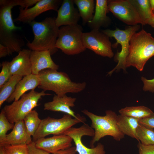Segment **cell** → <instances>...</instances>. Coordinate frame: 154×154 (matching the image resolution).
<instances>
[{
  "mask_svg": "<svg viewBox=\"0 0 154 154\" xmlns=\"http://www.w3.org/2000/svg\"><path fill=\"white\" fill-rule=\"evenodd\" d=\"M64 134L70 137L74 141L77 152L79 154H105L104 146L100 143L93 148H89L82 143V138L83 136L93 137L94 131L91 127L86 123L78 127H72L66 130Z\"/></svg>",
  "mask_w": 154,
  "mask_h": 154,
  "instance_id": "cell-12",
  "label": "cell"
},
{
  "mask_svg": "<svg viewBox=\"0 0 154 154\" xmlns=\"http://www.w3.org/2000/svg\"><path fill=\"white\" fill-rule=\"evenodd\" d=\"M61 0H39L30 8L19 7V13L15 21L29 23L41 13L48 11H57L62 2Z\"/></svg>",
  "mask_w": 154,
  "mask_h": 154,
  "instance_id": "cell-13",
  "label": "cell"
},
{
  "mask_svg": "<svg viewBox=\"0 0 154 154\" xmlns=\"http://www.w3.org/2000/svg\"><path fill=\"white\" fill-rule=\"evenodd\" d=\"M153 14H154V10L153 11Z\"/></svg>",
  "mask_w": 154,
  "mask_h": 154,
  "instance_id": "cell-42",
  "label": "cell"
},
{
  "mask_svg": "<svg viewBox=\"0 0 154 154\" xmlns=\"http://www.w3.org/2000/svg\"><path fill=\"white\" fill-rule=\"evenodd\" d=\"M149 3L152 10H154V0H149Z\"/></svg>",
  "mask_w": 154,
  "mask_h": 154,
  "instance_id": "cell-40",
  "label": "cell"
},
{
  "mask_svg": "<svg viewBox=\"0 0 154 154\" xmlns=\"http://www.w3.org/2000/svg\"><path fill=\"white\" fill-rule=\"evenodd\" d=\"M82 112L91 120V127L94 131V135L90 141L91 148L94 147V144L102 138L106 136L112 137L115 140L119 141L125 135L119 130L117 125L118 115L111 110L106 111V115H96L86 110Z\"/></svg>",
  "mask_w": 154,
  "mask_h": 154,
  "instance_id": "cell-5",
  "label": "cell"
},
{
  "mask_svg": "<svg viewBox=\"0 0 154 154\" xmlns=\"http://www.w3.org/2000/svg\"><path fill=\"white\" fill-rule=\"evenodd\" d=\"M7 55H9L7 48L3 45L0 44V58L6 57Z\"/></svg>",
  "mask_w": 154,
  "mask_h": 154,
  "instance_id": "cell-38",
  "label": "cell"
},
{
  "mask_svg": "<svg viewBox=\"0 0 154 154\" xmlns=\"http://www.w3.org/2000/svg\"><path fill=\"white\" fill-rule=\"evenodd\" d=\"M86 120V118L83 116L75 118L67 114L64 115L59 119L48 117L42 120L38 128L33 136V141L35 142L50 134L57 135L64 134L66 130L73 125L81 122L84 123Z\"/></svg>",
  "mask_w": 154,
  "mask_h": 154,
  "instance_id": "cell-9",
  "label": "cell"
},
{
  "mask_svg": "<svg viewBox=\"0 0 154 154\" xmlns=\"http://www.w3.org/2000/svg\"><path fill=\"white\" fill-rule=\"evenodd\" d=\"M83 33L82 27L78 24L61 27L56 47L68 55L78 54L84 52L86 48L83 42Z\"/></svg>",
  "mask_w": 154,
  "mask_h": 154,
  "instance_id": "cell-7",
  "label": "cell"
},
{
  "mask_svg": "<svg viewBox=\"0 0 154 154\" xmlns=\"http://www.w3.org/2000/svg\"><path fill=\"white\" fill-rule=\"evenodd\" d=\"M23 120L15 122L11 132L0 139V145H28L32 141Z\"/></svg>",
  "mask_w": 154,
  "mask_h": 154,
  "instance_id": "cell-16",
  "label": "cell"
},
{
  "mask_svg": "<svg viewBox=\"0 0 154 154\" xmlns=\"http://www.w3.org/2000/svg\"><path fill=\"white\" fill-rule=\"evenodd\" d=\"M82 40L86 48L92 50L95 54L110 58L114 56L110 38L101 31L92 30L83 33Z\"/></svg>",
  "mask_w": 154,
  "mask_h": 154,
  "instance_id": "cell-10",
  "label": "cell"
},
{
  "mask_svg": "<svg viewBox=\"0 0 154 154\" xmlns=\"http://www.w3.org/2000/svg\"><path fill=\"white\" fill-rule=\"evenodd\" d=\"M28 154H51L37 147L35 142L32 141L27 145Z\"/></svg>",
  "mask_w": 154,
  "mask_h": 154,
  "instance_id": "cell-34",
  "label": "cell"
},
{
  "mask_svg": "<svg viewBox=\"0 0 154 154\" xmlns=\"http://www.w3.org/2000/svg\"><path fill=\"white\" fill-rule=\"evenodd\" d=\"M38 75L40 82L38 88L44 91H53L58 96L66 95L68 93L80 92L86 86L85 82H73L66 73L58 72L56 70H44L41 71Z\"/></svg>",
  "mask_w": 154,
  "mask_h": 154,
  "instance_id": "cell-4",
  "label": "cell"
},
{
  "mask_svg": "<svg viewBox=\"0 0 154 154\" xmlns=\"http://www.w3.org/2000/svg\"><path fill=\"white\" fill-rule=\"evenodd\" d=\"M137 147L139 154H154V145H144L139 142Z\"/></svg>",
  "mask_w": 154,
  "mask_h": 154,
  "instance_id": "cell-33",
  "label": "cell"
},
{
  "mask_svg": "<svg viewBox=\"0 0 154 154\" xmlns=\"http://www.w3.org/2000/svg\"><path fill=\"white\" fill-rule=\"evenodd\" d=\"M137 140L146 145H154V130L139 124L136 132Z\"/></svg>",
  "mask_w": 154,
  "mask_h": 154,
  "instance_id": "cell-28",
  "label": "cell"
},
{
  "mask_svg": "<svg viewBox=\"0 0 154 154\" xmlns=\"http://www.w3.org/2000/svg\"><path fill=\"white\" fill-rule=\"evenodd\" d=\"M39 0H17V6L23 8H27L35 4Z\"/></svg>",
  "mask_w": 154,
  "mask_h": 154,
  "instance_id": "cell-36",
  "label": "cell"
},
{
  "mask_svg": "<svg viewBox=\"0 0 154 154\" xmlns=\"http://www.w3.org/2000/svg\"><path fill=\"white\" fill-rule=\"evenodd\" d=\"M120 114L131 117L138 119L148 117L154 115L149 108L144 106H128L119 110Z\"/></svg>",
  "mask_w": 154,
  "mask_h": 154,
  "instance_id": "cell-24",
  "label": "cell"
},
{
  "mask_svg": "<svg viewBox=\"0 0 154 154\" xmlns=\"http://www.w3.org/2000/svg\"><path fill=\"white\" fill-rule=\"evenodd\" d=\"M77 152L75 147H71L64 149L58 151L52 154H76Z\"/></svg>",
  "mask_w": 154,
  "mask_h": 154,
  "instance_id": "cell-37",
  "label": "cell"
},
{
  "mask_svg": "<svg viewBox=\"0 0 154 154\" xmlns=\"http://www.w3.org/2000/svg\"><path fill=\"white\" fill-rule=\"evenodd\" d=\"M140 28V25L138 24L128 27L124 30L116 28L114 30L106 29L101 31L109 38L114 37L116 39V42L112 45V47L116 48L118 44H120L121 46V51L117 52L114 56V60L117 64L114 68L108 72L107 75L111 76L114 71L121 69L125 70V61L128 54L130 39Z\"/></svg>",
  "mask_w": 154,
  "mask_h": 154,
  "instance_id": "cell-8",
  "label": "cell"
},
{
  "mask_svg": "<svg viewBox=\"0 0 154 154\" xmlns=\"http://www.w3.org/2000/svg\"><path fill=\"white\" fill-rule=\"evenodd\" d=\"M0 154H6L3 145H0Z\"/></svg>",
  "mask_w": 154,
  "mask_h": 154,
  "instance_id": "cell-41",
  "label": "cell"
},
{
  "mask_svg": "<svg viewBox=\"0 0 154 154\" xmlns=\"http://www.w3.org/2000/svg\"><path fill=\"white\" fill-rule=\"evenodd\" d=\"M23 120L29 134L33 136L38 128L42 121L35 110H33L24 117Z\"/></svg>",
  "mask_w": 154,
  "mask_h": 154,
  "instance_id": "cell-27",
  "label": "cell"
},
{
  "mask_svg": "<svg viewBox=\"0 0 154 154\" xmlns=\"http://www.w3.org/2000/svg\"><path fill=\"white\" fill-rule=\"evenodd\" d=\"M139 13L145 25L153 13L149 0H129Z\"/></svg>",
  "mask_w": 154,
  "mask_h": 154,
  "instance_id": "cell-26",
  "label": "cell"
},
{
  "mask_svg": "<svg viewBox=\"0 0 154 154\" xmlns=\"http://www.w3.org/2000/svg\"><path fill=\"white\" fill-rule=\"evenodd\" d=\"M72 141L70 137L63 134L40 138L35 142L37 147L52 154L72 147Z\"/></svg>",
  "mask_w": 154,
  "mask_h": 154,
  "instance_id": "cell-15",
  "label": "cell"
},
{
  "mask_svg": "<svg viewBox=\"0 0 154 154\" xmlns=\"http://www.w3.org/2000/svg\"><path fill=\"white\" fill-rule=\"evenodd\" d=\"M107 1L96 0L94 14L92 20L87 23L91 30H99L101 27H107L111 24V19L107 15L109 11Z\"/></svg>",
  "mask_w": 154,
  "mask_h": 154,
  "instance_id": "cell-20",
  "label": "cell"
},
{
  "mask_svg": "<svg viewBox=\"0 0 154 154\" xmlns=\"http://www.w3.org/2000/svg\"><path fill=\"white\" fill-rule=\"evenodd\" d=\"M3 146L6 154H28L27 145Z\"/></svg>",
  "mask_w": 154,
  "mask_h": 154,
  "instance_id": "cell-30",
  "label": "cell"
},
{
  "mask_svg": "<svg viewBox=\"0 0 154 154\" xmlns=\"http://www.w3.org/2000/svg\"><path fill=\"white\" fill-rule=\"evenodd\" d=\"M49 50H32L30 60L32 66V74L38 75L42 70L46 69L57 70L59 65L52 60Z\"/></svg>",
  "mask_w": 154,
  "mask_h": 154,
  "instance_id": "cell-18",
  "label": "cell"
},
{
  "mask_svg": "<svg viewBox=\"0 0 154 154\" xmlns=\"http://www.w3.org/2000/svg\"><path fill=\"white\" fill-rule=\"evenodd\" d=\"M77 6L83 25H85L92 19L95 3L94 0H74Z\"/></svg>",
  "mask_w": 154,
  "mask_h": 154,
  "instance_id": "cell-23",
  "label": "cell"
},
{
  "mask_svg": "<svg viewBox=\"0 0 154 154\" xmlns=\"http://www.w3.org/2000/svg\"><path fill=\"white\" fill-rule=\"evenodd\" d=\"M14 124L9 121L2 109L0 113V139L4 138L7 132L13 129Z\"/></svg>",
  "mask_w": 154,
  "mask_h": 154,
  "instance_id": "cell-29",
  "label": "cell"
},
{
  "mask_svg": "<svg viewBox=\"0 0 154 154\" xmlns=\"http://www.w3.org/2000/svg\"><path fill=\"white\" fill-rule=\"evenodd\" d=\"M45 92L31 90L24 94L18 100L14 101L10 105H5L2 110L9 121L14 124L23 120L26 115L39 105L38 103L42 97L51 95Z\"/></svg>",
  "mask_w": 154,
  "mask_h": 154,
  "instance_id": "cell-6",
  "label": "cell"
},
{
  "mask_svg": "<svg viewBox=\"0 0 154 154\" xmlns=\"http://www.w3.org/2000/svg\"><path fill=\"white\" fill-rule=\"evenodd\" d=\"M154 56V38L142 29L134 33L130 39L125 67L132 66L141 71L147 61Z\"/></svg>",
  "mask_w": 154,
  "mask_h": 154,
  "instance_id": "cell-2",
  "label": "cell"
},
{
  "mask_svg": "<svg viewBox=\"0 0 154 154\" xmlns=\"http://www.w3.org/2000/svg\"><path fill=\"white\" fill-rule=\"evenodd\" d=\"M31 51L29 49H23L9 62L10 70L12 76L17 75L23 77L32 74L30 60Z\"/></svg>",
  "mask_w": 154,
  "mask_h": 154,
  "instance_id": "cell-17",
  "label": "cell"
},
{
  "mask_svg": "<svg viewBox=\"0 0 154 154\" xmlns=\"http://www.w3.org/2000/svg\"><path fill=\"white\" fill-rule=\"evenodd\" d=\"M23 77L17 75H13L0 88V108L13 93L17 83Z\"/></svg>",
  "mask_w": 154,
  "mask_h": 154,
  "instance_id": "cell-25",
  "label": "cell"
},
{
  "mask_svg": "<svg viewBox=\"0 0 154 154\" xmlns=\"http://www.w3.org/2000/svg\"><path fill=\"white\" fill-rule=\"evenodd\" d=\"M15 6L14 0H0V43L7 48L9 55L19 52L25 44L16 33L22 27L15 26L12 18L11 9Z\"/></svg>",
  "mask_w": 154,
  "mask_h": 154,
  "instance_id": "cell-1",
  "label": "cell"
},
{
  "mask_svg": "<svg viewBox=\"0 0 154 154\" xmlns=\"http://www.w3.org/2000/svg\"><path fill=\"white\" fill-rule=\"evenodd\" d=\"M40 80L38 75L32 73L24 76L17 85L15 90L6 101L9 103L19 100L29 90H34L39 85Z\"/></svg>",
  "mask_w": 154,
  "mask_h": 154,
  "instance_id": "cell-21",
  "label": "cell"
},
{
  "mask_svg": "<svg viewBox=\"0 0 154 154\" xmlns=\"http://www.w3.org/2000/svg\"><path fill=\"white\" fill-rule=\"evenodd\" d=\"M141 80L143 84V90L145 92L149 91L153 93H154V78L149 80L142 76Z\"/></svg>",
  "mask_w": 154,
  "mask_h": 154,
  "instance_id": "cell-32",
  "label": "cell"
},
{
  "mask_svg": "<svg viewBox=\"0 0 154 154\" xmlns=\"http://www.w3.org/2000/svg\"><path fill=\"white\" fill-rule=\"evenodd\" d=\"M139 120L120 114L118 115L117 125L119 130L124 135L137 140L136 132L139 124Z\"/></svg>",
  "mask_w": 154,
  "mask_h": 154,
  "instance_id": "cell-22",
  "label": "cell"
},
{
  "mask_svg": "<svg viewBox=\"0 0 154 154\" xmlns=\"http://www.w3.org/2000/svg\"><path fill=\"white\" fill-rule=\"evenodd\" d=\"M147 24L149 25L154 28V14H153L148 20L147 23Z\"/></svg>",
  "mask_w": 154,
  "mask_h": 154,
  "instance_id": "cell-39",
  "label": "cell"
},
{
  "mask_svg": "<svg viewBox=\"0 0 154 154\" xmlns=\"http://www.w3.org/2000/svg\"><path fill=\"white\" fill-rule=\"evenodd\" d=\"M9 62L3 61L1 63L2 69L0 74V88L11 78L9 69Z\"/></svg>",
  "mask_w": 154,
  "mask_h": 154,
  "instance_id": "cell-31",
  "label": "cell"
},
{
  "mask_svg": "<svg viewBox=\"0 0 154 154\" xmlns=\"http://www.w3.org/2000/svg\"><path fill=\"white\" fill-rule=\"evenodd\" d=\"M74 0H64L57 10L55 23L59 28L63 26L78 24L80 17L78 9L74 6Z\"/></svg>",
  "mask_w": 154,
  "mask_h": 154,
  "instance_id": "cell-14",
  "label": "cell"
},
{
  "mask_svg": "<svg viewBox=\"0 0 154 154\" xmlns=\"http://www.w3.org/2000/svg\"><path fill=\"white\" fill-rule=\"evenodd\" d=\"M139 123L149 128L154 129V115L139 120Z\"/></svg>",
  "mask_w": 154,
  "mask_h": 154,
  "instance_id": "cell-35",
  "label": "cell"
},
{
  "mask_svg": "<svg viewBox=\"0 0 154 154\" xmlns=\"http://www.w3.org/2000/svg\"><path fill=\"white\" fill-rule=\"evenodd\" d=\"M76 98L67 96L66 95L58 96L54 95L52 101L44 104V110L61 112L71 116L73 118H78L81 117L79 114H75L71 108L75 106Z\"/></svg>",
  "mask_w": 154,
  "mask_h": 154,
  "instance_id": "cell-19",
  "label": "cell"
},
{
  "mask_svg": "<svg viewBox=\"0 0 154 154\" xmlns=\"http://www.w3.org/2000/svg\"><path fill=\"white\" fill-rule=\"evenodd\" d=\"M56 18L46 17L41 21H33L29 23L34 35L33 40L28 41L27 46L31 50H49L51 55L58 50L56 43L59 28L56 25Z\"/></svg>",
  "mask_w": 154,
  "mask_h": 154,
  "instance_id": "cell-3",
  "label": "cell"
},
{
  "mask_svg": "<svg viewBox=\"0 0 154 154\" xmlns=\"http://www.w3.org/2000/svg\"><path fill=\"white\" fill-rule=\"evenodd\" d=\"M108 10L124 23L130 26L144 25L139 13L129 0H108Z\"/></svg>",
  "mask_w": 154,
  "mask_h": 154,
  "instance_id": "cell-11",
  "label": "cell"
}]
</instances>
